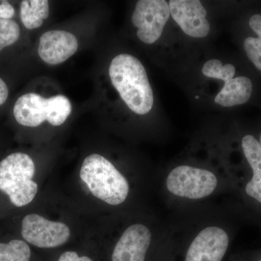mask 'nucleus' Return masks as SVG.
<instances>
[{"mask_svg":"<svg viewBox=\"0 0 261 261\" xmlns=\"http://www.w3.org/2000/svg\"><path fill=\"white\" fill-rule=\"evenodd\" d=\"M231 207L211 202L171 211L153 261H224L234 238Z\"/></svg>","mask_w":261,"mask_h":261,"instance_id":"1","label":"nucleus"},{"mask_svg":"<svg viewBox=\"0 0 261 261\" xmlns=\"http://www.w3.org/2000/svg\"><path fill=\"white\" fill-rule=\"evenodd\" d=\"M241 149L247 168L232 175L235 194L247 210L261 219V148L258 139L250 134L244 135Z\"/></svg>","mask_w":261,"mask_h":261,"instance_id":"7","label":"nucleus"},{"mask_svg":"<svg viewBox=\"0 0 261 261\" xmlns=\"http://www.w3.org/2000/svg\"><path fill=\"white\" fill-rule=\"evenodd\" d=\"M80 177L94 197L109 205H123L132 193L128 178L101 154H92L86 158Z\"/></svg>","mask_w":261,"mask_h":261,"instance_id":"4","label":"nucleus"},{"mask_svg":"<svg viewBox=\"0 0 261 261\" xmlns=\"http://www.w3.org/2000/svg\"><path fill=\"white\" fill-rule=\"evenodd\" d=\"M249 25L257 37L246 38L244 41V49L248 59L261 71V14L252 15Z\"/></svg>","mask_w":261,"mask_h":261,"instance_id":"15","label":"nucleus"},{"mask_svg":"<svg viewBox=\"0 0 261 261\" xmlns=\"http://www.w3.org/2000/svg\"><path fill=\"white\" fill-rule=\"evenodd\" d=\"M229 261H245L243 260V259L240 258V257L238 256H232L230 257Z\"/></svg>","mask_w":261,"mask_h":261,"instance_id":"21","label":"nucleus"},{"mask_svg":"<svg viewBox=\"0 0 261 261\" xmlns=\"http://www.w3.org/2000/svg\"><path fill=\"white\" fill-rule=\"evenodd\" d=\"M164 224L165 220L152 217L127 225L115 244L111 261H153Z\"/></svg>","mask_w":261,"mask_h":261,"instance_id":"5","label":"nucleus"},{"mask_svg":"<svg viewBox=\"0 0 261 261\" xmlns=\"http://www.w3.org/2000/svg\"><path fill=\"white\" fill-rule=\"evenodd\" d=\"M30 257V247L22 240L0 243V261H29Z\"/></svg>","mask_w":261,"mask_h":261,"instance_id":"16","label":"nucleus"},{"mask_svg":"<svg viewBox=\"0 0 261 261\" xmlns=\"http://www.w3.org/2000/svg\"><path fill=\"white\" fill-rule=\"evenodd\" d=\"M49 5L47 0H23L20 4V18L25 28L36 29L42 27L49 17Z\"/></svg>","mask_w":261,"mask_h":261,"instance_id":"14","label":"nucleus"},{"mask_svg":"<svg viewBox=\"0 0 261 261\" xmlns=\"http://www.w3.org/2000/svg\"><path fill=\"white\" fill-rule=\"evenodd\" d=\"M35 164L29 154L15 152L0 162V190L8 195L17 207L28 205L38 192Z\"/></svg>","mask_w":261,"mask_h":261,"instance_id":"6","label":"nucleus"},{"mask_svg":"<svg viewBox=\"0 0 261 261\" xmlns=\"http://www.w3.org/2000/svg\"><path fill=\"white\" fill-rule=\"evenodd\" d=\"M113 87L127 106L136 114L145 115L152 110L154 96L145 67L135 56L118 55L109 68Z\"/></svg>","mask_w":261,"mask_h":261,"instance_id":"3","label":"nucleus"},{"mask_svg":"<svg viewBox=\"0 0 261 261\" xmlns=\"http://www.w3.org/2000/svg\"><path fill=\"white\" fill-rule=\"evenodd\" d=\"M255 261H261V256L257 257V258L256 259V260H255Z\"/></svg>","mask_w":261,"mask_h":261,"instance_id":"23","label":"nucleus"},{"mask_svg":"<svg viewBox=\"0 0 261 261\" xmlns=\"http://www.w3.org/2000/svg\"><path fill=\"white\" fill-rule=\"evenodd\" d=\"M202 71L206 77L224 82V87L215 97L216 104L222 107H233L245 104L251 97V80L246 76L233 78L236 73L234 65L230 63L223 65L219 60L212 59L203 65Z\"/></svg>","mask_w":261,"mask_h":261,"instance_id":"9","label":"nucleus"},{"mask_svg":"<svg viewBox=\"0 0 261 261\" xmlns=\"http://www.w3.org/2000/svg\"><path fill=\"white\" fill-rule=\"evenodd\" d=\"M58 261H93L87 256H79L78 253L74 251L63 252Z\"/></svg>","mask_w":261,"mask_h":261,"instance_id":"19","label":"nucleus"},{"mask_svg":"<svg viewBox=\"0 0 261 261\" xmlns=\"http://www.w3.org/2000/svg\"><path fill=\"white\" fill-rule=\"evenodd\" d=\"M259 142H260V148H261V132H260V137H259Z\"/></svg>","mask_w":261,"mask_h":261,"instance_id":"22","label":"nucleus"},{"mask_svg":"<svg viewBox=\"0 0 261 261\" xmlns=\"http://www.w3.org/2000/svg\"><path fill=\"white\" fill-rule=\"evenodd\" d=\"M78 47V40L71 33L51 30L41 36L38 53L47 64L59 65L73 56Z\"/></svg>","mask_w":261,"mask_h":261,"instance_id":"13","label":"nucleus"},{"mask_svg":"<svg viewBox=\"0 0 261 261\" xmlns=\"http://www.w3.org/2000/svg\"><path fill=\"white\" fill-rule=\"evenodd\" d=\"M173 20L187 35L203 38L210 32L207 11L199 0H171L168 2Z\"/></svg>","mask_w":261,"mask_h":261,"instance_id":"12","label":"nucleus"},{"mask_svg":"<svg viewBox=\"0 0 261 261\" xmlns=\"http://www.w3.org/2000/svg\"><path fill=\"white\" fill-rule=\"evenodd\" d=\"M15 15V9L8 1H0V18L10 20Z\"/></svg>","mask_w":261,"mask_h":261,"instance_id":"18","label":"nucleus"},{"mask_svg":"<svg viewBox=\"0 0 261 261\" xmlns=\"http://www.w3.org/2000/svg\"><path fill=\"white\" fill-rule=\"evenodd\" d=\"M71 103L64 95L43 97L37 93L23 94L13 108L15 120L23 126L37 127L47 121L54 126H61L70 116Z\"/></svg>","mask_w":261,"mask_h":261,"instance_id":"8","label":"nucleus"},{"mask_svg":"<svg viewBox=\"0 0 261 261\" xmlns=\"http://www.w3.org/2000/svg\"><path fill=\"white\" fill-rule=\"evenodd\" d=\"M20 35V29L17 22L0 18V51L15 44Z\"/></svg>","mask_w":261,"mask_h":261,"instance_id":"17","label":"nucleus"},{"mask_svg":"<svg viewBox=\"0 0 261 261\" xmlns=\"http://www.w3.org/2000/svg\"><path fill=\"white\" fill-rule=\"evenodd\" d=\"M170 15L169 5L165 0L137 2L132 18L137 37L145 44H153L162 35Z\"/></svg>","mask_w":261,"mask_h":261,"instance_id":"10","label":"nucleus"},{"mask_svg":"<svg viewBox=\"0 0 261 261\" xmlns=\"http://www.w3.org/2000/svg\"><path fill=\"white\" fill-rule=\"evenodd\" d=\"M9 90L4 81L0 78V106H3L8 99Z\"/></svg>","mask_w":261,"mask_h":261,"instance_id":"20","label":"nucleus"},{"mask_svg":"<svg viewBox=\"0 0 261 261\" xmlns=\"http://www.w3.org/2000/svg\"><path fill=\"white\" fill-rule=\"evenodd\" d=\"M162 198L171 211L214 202L215 199L235 194V187L226 161H183L163 171Z\"/></svg>","mask_w":261,"mask_h":261,"instance_id":"2","label":"nucleus"},{"mask_svg":"<svg viewBox=\"0 0 261 261\" xmlns=\"http://www.w3.org/2000/svg\"><path fill=\"white\" fill-rule=\"evenodd\" d=\"M24 240L40 248H53L69 240L70 230L64 223L49 221L40 215L31 214L22 221Z\"/></svg>","mask_w":261,"mask_h":261,"instance_id":"11","label":"nucleus"}]
</instances>
